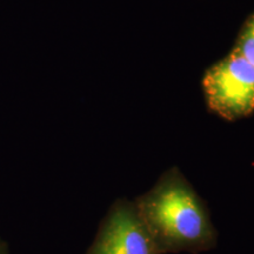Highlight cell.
I'll use <instances>...</instances> for the list:
<instances>
[{"instance_id":"cell-4","label":"cell","mask_w":254,"mask_h":254,"mask_svg":"<svg viewBox=\"0 0 254 254\" xmlns=\"http://www.w3.org/2000/svg\"><path fill=\"white\" fill-rule=\"evenodd\" d=\"M233 51L254 65V13L247 18L241 27Z\"/></svg>"},{"instance_id":"cell-3","label":"cell","mask_w":254,"mask_h":254,"mask_svg":"<svg viewBox=\"0 0 254 254\" xmlns=\"http://www.w3.org/2000/svg\"><path fill=\"white\" fill-rule=\"evenodd\" d=\"M86 254H160L133 201L118 199L101 220Z\"/></svg>"},{"instance_id":"cell-2","label":"cell","mask_w":254,"mask_h":254,"mask_svg":"<svg viewBox=\"0 0 254 254\" xmlns=\"http://www.w3.org/2000/svg\"><path fill=\"white\" fill-rule=\"evenodd\" d=\"M204 93L208 109L228 122L254 112V65L232 50L206 73Z\"/></svg>"},{"instance_id":"cell-1","label":"cell","mask_w":254,"mask_h":254,"mask_svg":"<svg viewBox=\"0 0 254 254\" xmlns=\"http://www.w3.org/2000/svg\"><path fill=\"white\" fill-rule=\"evenodd\" d=\"M160 254L214 249L218 233L204 200L177 166L133 200Z\"/></svg>"},{"instance_id":"cell-5","label":"cell","mask_w":254,"mask_h":254,"mask_svg":"<svg viewBox=\"0 0 254 254\" xmlns=\"http://www.w3.org/2000/svg\"><path fill=\"white\" fill-rule=\"evenodd\" d=\"M0 254H11L9 252V247L5 240L0 238Z\"/></svg>"}]
</instances>
